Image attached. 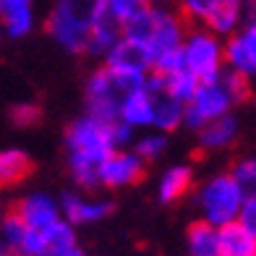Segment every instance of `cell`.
<instances>
[{
	"label": "cell",
	"instance_id": "obj_9",
	"mask_svg": "<svg viewBox=\"0 0 256 256\" xmlns=\"http://www.w3.org/2000/svg\"><path fill=\"white\" fill-rule=\"evenodd\" d=\"M144 165H146V160L138 157L136 149L134 152L115 149L100 168V186H104V188H126V186H134L142 180Z\"/></svg>",
	"mask_w": 256,
	"mask_h": 256
},
{
	"label": "cell",
	"instance_id": "obj_18",
	"mask_svg": "<svg viewBox=\"0 0 256 256\" xmlns=\"http://www.w3.org/2000/svg\"><path fill=\"white\" fill-rule=\"evenodd\" d=\"M220 256H256V238L238 220L220 228Z\"/></svg>",
	"mask_w": 256,
	"mask_h": 256
},
{
	"label": "cell",
	"instance_id": "obj_3",
	"mask_svg": "<svg viewBox=\"0 0 256 256\" xmlns=\"http://www.w3.org/2000/svg\"><path fill=\"white\" fill-rule=\"evenodd\" d=\"M246 199V191L240 188L232 172H217V176L206 178L196 191V206L202 212V220L217 228L236 222Z\"/></svg>",
	"mask_w": 256,
	"mask_h": 256
},
{
	"label": "cell",
	"instance_id": "obj_25",
	"mask_svg": "<svg viewBox=\"0 0 256 256\" xmlns=\"http://www.w3.org/2000/svg\"><path fill=\"white\" fill-rule=\"evenodd\" d=\"M232 176L240 183V188L246 191V196H256V157H246L232 165Z\"/></svg>",
	"mask_w": 256,
	"mask_h": 256
},
{
	"label": "cell",
	"instance_id": "obj_1",
	"mask_svg": "<svg viewBox=\"0 0 256 256\" xmlns=\"http://www.w3.org/2000/svg\"><path fill=\"white\" fill-rule=\"evenodd\" d=\"M68 146V170L81 188H97L102 162L115 152L110 123L86 112L66 134Z\"/></svg>",
	"mask_w": 256,
	"mask_h": 256
},
{
	"label": "cell",
	"instance_id": "obj_30",
	"mask_svg": "<svg viewBox=\"0 0 256 256\" xmlns=\"http://www.w3.org/2000/svg\"><path fill=\"white\" fill-rule=\"evenodd\" d=\"M110 134H112V142H115V149H126V146H131L134 144V134H136V128L134 126H128L126 120H112L110 123Z\"/></svg>",
	"mask_w": 256,
	"mask_h": 256
},
{
	"label": "cell",
	"instance_id": "obj_10",
	"mask_svg": "<svg viewBox=\"0 0 256 256\" xmlns=\"http://www.w3.org/2000/svg\"><path fill=\"white\" fill-rule=\"evenodd\" d=\"M126 34V24L110 10L104 0H97L94 10H92V34H89V52L94 55H108L115 42Z\"/></svg>",
	"mask_w": 256,
	"mask_h": 256
},
{
	"label": "cell",
	"instance_id": "obj_7",
	"mask_svg": "<svg viewBox=\"0 0 256 256\" xmlns=\"http://www.w3.org/2000/svg\"><path fill=\"white\" fill-rule=\"evenodd\" d=\"M68 248H76V230L74 222L60 217L48 228H29L26 240L21 246V254L26 256H60Z\"/></svg>",
	"mask_w": 256,
	"mask_h": 256
},
{
	"label": "cell",
	"instance_id": "obj_19",
	"mask_svg": "<svg viewBox=\"0 0 256 256\" xmlns=\"http://www.w3.org/2000/svg\"><path fill=\"white\" fill-rule=\"evenodd\" d=\"M236 138H238V120L232 115L209 120L199 131V144L204 149H228Z\"/></svg>",
	"mask_w": 256,
	"mask_h": 256
},
{
	"label": "cell",
	"instance_id": "obj_22",
	"mask_svg": "<svg viewBox=\"0 0 256 256\" xmlns=\"http://www.w3.org/2000/svg\"><path fill=\"white\" fill-rule=\"evenodd\" d=\"M26 232H29V225L16 212L6 214V220H3V246H6V254H21V246H24V240H26Z\"/></svg>",
	"mask_w": 256,
	"mask_h": 256
},
{
	"label": "cell",
	"instance_id": "obj_24",
	"mask_svg": "<svg viewBox=\"0 0 256 256\" xmlns=\"http://www.w3.org/2000/svg\"><path fill=\"white\" fill-rule=\"evenodd\" d=\"M165 146H168V138H165V131H149L144 136H138L136 142H134V149H136V154L138 157H144L146 162H154L157 157H162V152H165Z\"/></svg>",
	"mask_w": 256,
	"mask_h": 256
},
{
	"label": "cell",
	"instance_id": "obj_2",
	"mask_svg": "<svg viewBox=\"0 0 256 256\" xmlns=\"http://www.w3.org/2000/svg\"><path fill=\"white\" fill-rule=\"evenodd\" d=\"M144 84H146V76L131 74V71H123V68H115V66L104 63L86 81L89 112L97 115L100 120H108V123L118 120L120 108L128 100V94L136 92L138 86H144Z\"/></svg>",
	"mask_w": 256,
	"mask_h": 256
},
{
	"label": "cell",
	"instance_id": "obj_26",
	"mask_svg": "<svg viewBox=\"0 0 256 256\" xmlns=\"http://www.w3.org/2000/svg\"><path fill=\"white\" fill-rule=\"evenodd\" d=\"M217 3L220 0H178L183 16L191 21H199V24H206V18L214 14Z\"/></svg>",
	"mask_w": 256,
	"mask_h": 256
},
{
	"label": "cell",
	"instance_id": "obj_16",
	"mask_svg": "<svg viewBox=\"0 0 256 256\" xmlns=\"http://www.w3.org/2000/svg\"><path fill=\"white\" fill-rule=\"evenodd\" d=\"M120 120L134 126L136 131L138 128H154V97L146 89V84L128 94V100L120 108Z\"/></svg>",
	"mask_w": 256,
	"mask_h": 256
},
{
	"label": "cell",
	"instance_id": "obj_4",
	"mask_svg": "<svg viewBox=\"0 0 256 256\" xmlns=\"http://www.w3.org/2000/svg\"><path fill=\"white\" fill-rule=\"evenodd\" d=\"M97 0H55L48 34L68 52H89L92 10Z\"/></svg>",
	"mask_w": 256,
	"mask_h": 256
},
{
	"label": "cell",
	"instance_id": "obj_14",
	"mask_svg": "<svg viewBox=\"0 0 256 256\" xmlns=\"http://www.w3.org/2000/svg\"><path fill=\"white\" fill-rule=\"evenodd\" d=\"M60 209H63V217L74 225H92V222H100L112 212V204L104 202V199H84L78 194H66L60 199Z\"/></svg>",
	"mask_w": 256,
	"mask_h": 256
},
{
	"label": "cell",
	"instance_id": "obj_17",
	"mask_svg": "<svg viewBox=\"0 0 256 256\" xmlns=\"http://www.w3.org/2000/svg\"><path fill=\"white\" fill-rule=\"evenodd\" d=\"M194 186V170L188 165H172L162 172V178L157 183V199L162 204H172L183 199Z\"/></svg>",
	"mask_w": 256,
	"mask_h": 256
},
{
	"label": "cell",
	"instance_id": "obj_11",
	"mask_svg": "<svg viewBox=\"0 0 256 256\" xmlns=\"http://www.w3.org/2000/svg\"><path fill=\"white\" fill-rule=\"evenodd\" d=\"M225 63L243 76H256V21L225 37Z\"/></svg>",
	"mask_w": 256,
	"mask_h": 256
},
{
	"label": "cell",
	"instance_id": "obj_8",
	"mask_svg": "<svg viewBox=\"0 0 256 256\" xmlns=\"http://www.w3.org/2000/svg\"><path fill=\"white\" fill-rule=\"evenodd\" d=\"M146 89L154 97V128L157 131H176L178 126H183L186 120V102L178 100L168 86V78L160 74H149L146 76Z\"/></svg>",
	"mask_w": 256,
	"mask_h": 256
},
{
	"label": "cell",
	"instance_id": "obj_29",
	"mask_svg": "<svg viewBox=\"0 0 256 256\" xmlns=\"http://www.w3.org/2000/svg\"><path fill=\"white\" fill-rule=\"evenodd\" d=\"M104 3L110 6V10L123 21V24H128V21H131L144 6H149L146 0H104Z\"/></svg>",
	"mask_w": 256,
	"mask_h": 256
},
{
	"label": "cell",
	"instance_id": "obj_34",
	"mask_svg": "<svg viewBox=\"0 0 256 256\" xmlns=\"http://www.w3.org/2000/svg\"><path fill=\"white\" fill-rule=\"evenodd\" d=\"M6 256H26V254H6Z\"/></svg>",
	"mask_w": 256,
	"mask_h": 256
},
{
	"label": "cell",
	"instance_id": "obj_27",
	"mask_svg": "<svg viewBox=\"0 0 256 256\" xmlns=\"http://www.w3.org/2000/svg\"><path fill=\"white\" fill-rule=\"evenodd\" d=\"M225 81V86L230 89V94L236 97V102H243L248 97V76H243L238 71H232V68H225V74L220 76Z\"/></svg>",
	"mask_w": 256,
	"mask_h": 256
},
{
	"label": "cell",
	"instance_id": "obj_35",
	"mask_svg": "<svg viewBox=\"0 0 256 256\" xmlns=\"http://www.w3.org/2000/svg\"><path fill=\"white\" fill-rule=\"evenodd\" d=\"M146 3H157V0H146Z\"/></svg>",
	"mask_w": 256,
	"mask_h": 256
},
{
	"label": "cell",
	"instance_id": "obj_23",
	"mask_svg": "<svg viewBox=\"0 0 256 256\" xmlns=\"http://www.w3.org/2000/svg\"><path fill=\"white\" fill-rule=\"evenodd\" d=\"M168 78V86H170V92L176 94L178 100H183L186 104H188L191 100H194V94L199 92V84L202 81L196 78L188 68H180V71H176L172 76H165Z\"/></svg>",
	"mask_w": 256,
	"mask_h": 256
},
{
	"label": "cell",
	"instance_id": "obj_28",
	"mask_svg": "<svg viewBox=\"0 0 256 256\" xmlns=\"http://www.w3.org/2000/svg\"><path fill=\"white\" fill-rule=\"evenodd\" d=\"M10 120L16 126L26 128V126H34L40 120V108L34 102H16L14 108H10Z\"/></svg>",
	"mask_w": 256,
	"mask_h": 256
},
{
	"label": "cell",
	"instance_id": "obj_20",
	"mask_svg": "<svg viewBox=\"0 0 256 256\" xmlns=\"http://www.w3.org/2000/svg\"><path fill=\"white\" fill-rule=\"evenodd\" d=\"M188 251L191 256H220V228L199 220L188 228Z\"/></svg>",
	"mask_w": 256,
	"mask_h": 256
},
{
	"label": "cell",
	"instance_id": "obj_12",
	"mask_svg": "<svg viewBox=\"0 0 256 256\" xmlns=\"http://www.w3.org/2000/svg\"><path fill=\"white\" fill-rule=\"evenodd\" d=\"M104 63L115 66V68H123V71H131V74L149 76L152 74V50H149L146 42L123 34V37L115 42V48L104 55Z\"/></svg>",
	"mask_w": 256,
	"mask_h": 256
},
{
	"label": "cell",
	"instance_id": "obj_32",
	"mask_svg": "<svg viewBox=\"0 0 256 256\" xmlns=\"http://www.w3.org/2000/svg\"><path fill=\"white\" fill-rule=\"evenodd\" d=\"M256 21V0H243V24Z\"/></svg>",
	"mask_w": 256,
	"mask_h": 256
},
{
	"label": "cell",
	"instance_id": "obj_21",
	"mask_svg": "<svg viewBox=\"0 0 256 256\" xmlns=\"http://www.w3.org/2000/svg\"><path fill=\"white\" fill-rule=\"evenodd\" d=\"M32 172V157L24 149H3L0 152V180L3 186H16Z\"/></svg>",
	"mask_w": 256,
	"mask_h": 256
},
{
	"label": "cell",
	"instance_id": "obj_13",
	"mask_svg": "<svg viewBox=\"0 0 256 256\" xmlns=\"http://www.w3.org/2000/svg\"><path fill=\"white\" fill-rule=\"evenodd\" d=\"M14 212L24 220V222L29 228H48L52 222H58V220L63 217V209H60V202H55L52 196L48 194H29L24 196L16 206Z\"/></svg>",
	"mask_w": 256,
	"mask_h": 256
},
{
	"label": "cell",
	"instance_id": "obj_6",
	"mask_svg": "<svg viewBox=\"0 0 256 256\" xmlns=\"http://www.w3.org/2000/svg\"><path fill=\"white\" fill-rule=\"evenodd\" d=\"M232 104H238L236 97L230 94V89L225 86L222 78H212V81H202L199 92L194 94V100L186 104V120L183 126L191 128V131H202V128L214 120L230 115Z\"/></svg>",
	"mask_w": 256,
	"mask_h": 256
},
{
	"label": "cell",
	"instance_id": "obj_15",
	"mask_svg": "<svg viewBox=\"0 0 256 256\" xmlns=\"http://www.w3.org/2000/svg\"><path fill=\"white\" fill-rule=\"evenodd\" d=\"M0 21L10 40H21L34 29V0H0Z\"/></svg>",
	"mask_w": 256,
	"mask_h": 256
},
{
	"label": "cell",
	"instance_id": "obj_5",
	"mask_svg": "<svg viewBox=\"0 0 256 256\" xmlns=\"http://www.w3.org/2000/svg\"><path fill=\"white\" fill-rule=\"evenodd\" d=\"M183 60L186 68L199 78V81H212L225 74V40L209 26H196L186 34L183 42Z\"/></svg>",
	"mask_w": 256,
	"mask_h": 256
},
{
	"label": "cell",
	"instance_id": "obj_33",
	"mask_svg": "<svg viewBox=\"0 0 256 256\" xmlns=\"http://www.w3.org/2000/svg\"><path fill=\"white\" fill-rule=\"evenodd\" d=\"M60 256H84V254H81V248L76 246V248H68V251H63Z\"/></svg>",
	"mask_w": 256,
	"mask_h": 256
},
{
	"label": "cell",
	"instance_id": "obj_31",
	"mask_svg": "<svg viewBox=\"0 0 256 256\" xmlns=\"http://www.w3.org/2000/svg\"><path fill=\"white\" fill-rule=\"evenodd\" d=\"M238 222L256 238V196H248V199H246V204H243V209H240Z\"/></svg>",
	"mask_w": 256,
	"mask_h": 256
}]
</instances>
